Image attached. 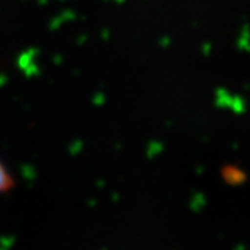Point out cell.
<instances>
[{
  "label": "cell",
  "mask_w": 250,
  "mask_h": 250,
  "mask_svg": "<svg viewBox=\"0 0 250 250\" xmlns=\"http://www.w3.org/2000/svg\"><path fill=\"white\" fill-rule=\"evenodd\" d=\"M13 178L9 174L7 168L4 167V165L0 162V194L4 191L9 190L13 187Z\"/></svg>",
  "instance_id": "obj_1"
}]
</instances>
